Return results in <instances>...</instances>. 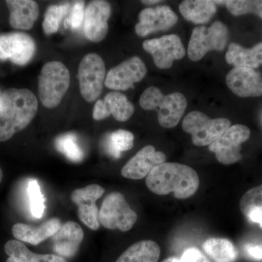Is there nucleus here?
<instances>
[{
    "label": "nucleus",
    "mask_w": 262,
    "mask_h": 262,
    "mask_svg": "<svg viewBox=\"0 0 262 262\" xmlns=\"http://www.w3.org/2000/svg\"><path fill=\"white\" fill-rule=\"evenodd\" d=\"M137 220V214L131 209L122 193H110L103 200L99 221L105 228L127 232L132 229Z\"/></svg>",
    "instance_id": "7"
},
{
    "label": "nucleus",
    "mask_w": 262,
    "mask_h": 262,
    "mask_svg": "<svg viewBox=\"0 0 262 262\" xmlns=\"http://www.w3.org/2000/svg\"><path fill=\"white\" fill-rule=\"evenodd\" d=\"M56 146L57 150L72 161L77 163L83 159V152L77 144L75 134H67L57 138Z\"/></svg>",
    "instance_id": "30"
},
{
    "label": "nucleus",
    "mask_w": 262,
    "mask_h": 262,
    "mask_svg": "<svg viewBox=\"0 0 262 262\" xmlns=\"http://www.w3.org/2000/svg\"><path fill=\"white\" fill-rule=\"evenodd\" d=\"M28 194L30 201L31 212L33 216L39 219L44 213L46 206H45L44 195L41 192L40 187L37 180H31L28 184Z\"/></svg>",
    "instance_id": "32"
},
{
    "label": "nucleus",
    "mask_w": 262,
    "mask_h": 262,
    "mask_svg": "<svg viewBox=\"0 0 262 262\" xmlns=\"http://www.w3.org/2000/svg\"><path fill=\"white\" fill-rule=\"evenodd\" d=\"M251 131L244 125H234L229 127L220 138L209 146V150L223 165H232L242 158L241 145L248 140Z\"/></svg>",
    "instance_id": "9"
},
{
    "label": "nucleus",
    "mask_w": 262,
    "mask_h": 262,
    "mask_svg": "<svg viewBox=\"0 0 262 262\" xmlns=\"http://www.w3.org/2000/svg\"><path fill=\"white\" fill-rule=\"evenodd\" d=\"M143 48L151 55L155 65L161 70L170 68L174 61L182 59L186 54L184 45L177 34L146 39L143 42Z\"/></svg>",
    "instance_id": "10"
},
{
    "label": "nucleus",
    "mask_w": 262,
    "mask_h": 262,
    "mask_svg": "<svg viewBox=\"0 0 262 262\" xmlns=\"http://www.w3.org/2000/svg\"><path fill=\"white\" fill-rule=\"evenodd\" d=\"M165 160L166 156L163 152L155 151L153 146H146L127 162L121 174L125 178L139 180L147 177L153 168L165 163Z\"/></svg>",
    "instance_id": "17"
},
{
    "label": "nucleus",
    "mask_w": 262,
    "mask_h": 262,
    "mask_svg": "<svg viewBox=\"0 0 262 262\" xmlns=\"http://www.w3.org/2000/svg\"><path fill=\"white\" fill-rule=\"evenodd\" d=\"M162 262H182V260H181V258L178 257V256H173L165 258V259L163 260Z\"/></svg>",
    "instance_id": "37"
},
{
    "label": "nucleus",
    "mask_w": 262,
    "mask_h": 262,
    "mask_svg": "<svg viewBox=\"0 0 262 262\" xmlns=\"http://www.w3.org/2000/svg\"><path fill=\"white\" fill-rule=\"evenodd\" d=\"M103 102L108 113L117 121H127L134 113V104L127 100L125 95L120 93H110L103 99Z\"/></svg>",
    "instance_id": "27"
},
{
    "label": "nucleus",
    "mask_w": 262,
    "mask_h": 262,
    "mask_svg": "<svg viewBox=\"0 0 262 262\" xmlns=\"http://www.w3.org/2000/svg\"><path fill=\"white\" fill-rule=\"evenodd\" d=\"M230 125L228 119H211L198 111L188 114L182 122L183 130L191 134L192 143L196 146L211 145Z\"/></svg>",
    "instance_id": "5"
},
{
    "label": "nucleus",
    "mask_w": 262,
    "mask_h": 262,
    "mask_svg": "<svg viewBox=\"0 0 262 262\" xmlns=\"http://www.w3.org/2000/svg\"><path fill=\"white\" fill-rule=\"evenodd\" d=\"M146 187L158 195L173 192L177 199L184 200L198 190L200 179L194 169L177 163H163L155 167L146 179Z\"/></svg>",
    "instance_id": "2"
},
{
    "label": "nucleus",
    "mask_w": 262,
    "mask_h": 262,
    "mask_svg": "<svg viewBox=\"0 0 262 262\" xmlns=\"http://www.w3.org/2000/svg\"><path fill=\"white\" fill-rule=\"evenodd\" d=\"M227 87L239 97L262 96V75L253 69L234 67L226 77Z\"/></svg>",
    "instance_id": "16"
},
{
    "label": "nucleus",
    "mask_w": 262,
    "mask_h": 262,
    "mask_svg": "<svg viewBox=\"0 0 262 262\" xmlns=\"http://www.w3.org/2000/svg\"><path fill=\"white\" fill-rule=\"evenodd\" d=\"M70 71L59 61H50L43 66L39 76V96L43 106L55 108L70 87Z\"/></svg>",
    "instance_id": "4"
},
{
    "label": "nucleus",
    "mask_w": 262,
    "mask_h": 262,
    "mask_svg": "<svg viewBox=\"0 0 262 262\" xmlns=\"http://www.w3.org/2000/svg\"><path fill=\"white\" fill-rule=\"evenodd\" d=\"M111 6L107 2L93 1L84 10V32L86 37L94 42H101L108 31V19Z\"/></svg>",
    "instance_id": "14"
},
{
    "label": "nucleus",
    "mask_w": 262,
    "mask_h": 262,
    "mask_svg": "<svg viewBox=\"0 0 262 262\" xmlns=\"http://www.w3.org/2000/svg\"><path fill=\"white\" fill-rule=\"evenodd\" d=\"M227 42L228 29L222 22L215 21L210 27H195L188 46V56L193 61H200L208 52L223 51Z\"/></svg>",
    "instance_id": "6"
},
{
    "label": "nucleus",
    "mask_w": 262,
    "mask_h": 262,
    "mask_svg": "<svg viewBox=\"0 0 262 262\" xmlns=\"http://www.w3.org/2000/svg\"><path fill=\"white\" fill-rule=\"evenodd\" d=\"M246 252L252 259L262 261V245L248 244L246 246Z\"/></svg>",
    "instance_id": "36"
},
{
    "label": "nucleus",
    "mask_w": 262,
    "mask_h": 262,
    "mask_svg": "<svg viewBox=\"0 0 262 262\" xmlns=\"http://www.w3.org/2000/svg\"><path fill=\"white\" fill-rule=\"evenodd\" d=\"M3 170H2L1 168H0V183L2 182V180H3Z\"/></svg>",
    "instance_id": "39"
},
{
    "label": "nucleus",
    "mask_w": 262,
    "mask_h": 262,
    "mask_svg": "<svg viewBox=\"0 0 262 262\" xmlns=\"http://www.w3.org/2000/svg\"><path fill=\"white\" fill-rule=\"evenodd\" d=\"M227 9L234 15H242L254 13L262 19V0L246 1V0H232L225 1Z\"/></svg>",
    "instance_id": "31"
},
{
    "label": "nucleus",
    "mask_w": 262,
    "mask_h": 262,
    "mask_svg": "<svg viewBox=\"0 0 262 262\" xmlns=\"http://www.w3.org/2000/svg\"><path fill=\"white\" fill-rule=\"evenodd\" d=\"M139 103L145 110H155L158 122L165 128L178 125L187 106L185 96L179 92L165 96L158 88L151 86L141 94Z\"/></svg>",
    "instance_id": "3"
},
{
    "label": "nucleus",
    "mask_w": 262,
    "mask_h": 262,
    "mask_svg": "<svg viewBox=\"0 0 262 262\" xmlns=\"http://www.w3.org/2000/svg\"><path fill=\"white\" fill-rule=\"evenodd\" d=\"M38 108L37 98L28 89H9L0 96V142L9 140L32 122Z\"/></svg>",
    "instance_id": "1"
},
{
    "label": "nucleus",
    "mask_w": 262,
    "mask_h": 262,
    "mask_svg": "<svg viewBox=\"0 0 262 262\" xmlns=\"http://www.w3.org/2000/svg\"><path fill=\"white\" fill-rule=\"evenodd\" d=\"M84 18V3L83 1L76 2L72 8L70 18L65 21L66 27H70L72 29L80 28Z\"/></svg>",
    "instance_id": "33"
},
{
    "label": "nucleus",
    "mask_w": 262,
    "mask_h": 262,
    "mask_svg": "<svg viewBox=\"0 0 262 262\" xmlns=\"http://www.w3.org/2000/svg\"><path fill=\"white\" fill-rule=\"evenodd\" d=\"M160 1H158V0H155V1H141V3L145 5H153L160 3Z\"/></svg>",
    "instance_id": "38"
},
{
    "label": "nucleus",
    "mask_w": 262,
    "mask_h": 262,
    "mask_svg": "<svg viewBox=\"0 0 262 262\" xmlns=\"http://www.w3.org/2000/svg\"><path fill=\"white\" fill-rule=\"evenodd\" d=\"M104 192V189L101 186L91 184L75 189L71 194L72 202L78 207L79 219L93 230H97L100 227L99 211L96 202Z\"/></svg>",
    "instance_id": "13"
},
{
    "label": "nucleus",
    "mask_w": 262,
    "mask_h": 262,
    "mask_svg": "<svg viewBox=\"0 0 262 262\" xmlns=\"http://www.w3.org/2000/svg\"><path fill=\"white\" fill-rule=\"evenodd\" d=\"M160 256L159 245L153 241H141L125 250L116 262H158Z\"/></svg>",
    "instance_id": "24"
},
{
    "label": "nucleus",
    "mask_w": 262,
    "mask_h": 262,
    "mask_svg": "<svg viewBox=\"0 0 262 262\" xmlns=\"http://www.w3.org/2000/svg\"><path fill=\"white\" fill-rule=\"evenodd\" d=\"M10 24L15 29L29 30L39 16V6L32 0H7Z\"/></svg>",
    "instance_id": "20"
},
{
    "label": "nucleus",
    "mask_w": 262,
    "mask_h": 262,
    "mask_svg": "<svg viewBox=\"0 0 262 262\" xmlns=\"http://www.w3.org/2000/svg\"><path fill=\"white\" fill-rule=\"evenodd\" d=\"M80 93L88 102H94L102 92L106 69L102 58L95 53L86 55L78 69Z\"/></svg>",
    "instance_id": "8"
},
{
    "label": "nucleus",
    "mask_w": 262,
    "mask_h": 262,
    "mask_svg": "<svg viewBox=\"0 0 262 262\" xmlns=\"http://www.w3.org/2000/svg\"><path fill=\"white\" fill-rule=\"evenodd\" d=\"M8 256L6 262H67L64 258L54 254H38L32 252L25 244L17 239H10L5 245Z\"/></svg>",
    "instance_id": "22"
},
{
    "label": "nucleus",
    "mask_w": 262,
    "mask_h": 262,
    "mask_svg": "<svg viewBox=\"0 0 262 262\" xmlns=\"http://www.w3.org/2000/svg\"><path fill=\"white\" fill-rule=\"evenodd\" d=\"M134 136L130 131L117 130L110 134L107 140L108 152L119 158L122 151H128L134 146Z\"/></svg>",
    "instance_id": "28"
},
{
    "label": "nucleus",
    "mask_w": 262,
    "mask_h": 262,
    "mask_svg": "<svg viewBox=\"0 0 262 262\" xmlns=\"http://www.w3.org/2000/svg\"><path fill=\"white\" fill-rule=\"evenodd\" d=\"M180 258L182 262H211L208 256L196 248L185 250Z\"/></svg>",
    "instance_id": "34"
},
{
    "label": "nucleus",
    "mask_w": 262,
    "mask_h": 262,
    "mask_svg": "<svg viewBox=\"0 0 262 262\" xmlns=\"http://www.w3.org/2000/svg\"><path fill=\"white\" fill-rule=\"evenodd\" d=\"M203 248L214 262H234L237 258V249L228 239L211 237L205 241Z\"/></svg>",
    "instance_id": "25"
},
{
    "label": "nucleus",
    "mask_w": 262,
    "mask_h": 262,
    "mask_svg": "<svg viewBox=\"0 0 262 262\" xmlns=\"http://www.w3.org/2000/svg\"><path fill=\"white\" fill-rule=\"evenodd\" d=\"M226 61L235 67L255 69L262 65V42L252 48H245L237 43L229 45Z\"/></svg>",
    "instance_id": "21"
},
{
    "label": "nucleus",
    "mask_w": 262,
    "mask_h": 262,
    "mask_svg": "<svg viewBox=\"0 0 262 262\" xmlns=\"http://www.w3.org/2000/svg\"><path fill=\"white\" fill-rule=\"evenodd\" d=\"M239 210L248 220L262 228V184L245 193L239 201Z\"/></svg>",
    "instance_id": "26"
},
{
    "label": "nucleus",
    "mask_w": 262,
    "mask_h": 262,
    "mask_svg": "<svg viewBox=\"0 0 262 262\" xmlns=\"http://www.w3.org/2000/svg\"><path fill=\"white\" fill-rule=\"evenodd\" d=\"M110 115V113H108L103 101L102 100H98L96 104H95L94 113H93V117H94V120H101L103 119L106 118Z\"/></svg>",
    "instance_id": "35"
},
{
    "label": "nucleus",
    "mask_w": 262,
    "mask_h": 262,
    "mask_svg": "<svg viewBox=\"0 0 262 262\" xmlns=\"http://www.w3.org/2000/svg\"><path fill=\"white\" fill-rule=\"evenodd\" d=\"M35 42L25 33L13 32L0 35V60L17 65L27 64L35 53Z\"/></svg>",
    "instance_id": "12"
},
{
    "label": "nucleus",
    "mask_w": 262,
    "mask_h": 262,
    "mask_svg": "<svg viewBox=\"0 0 262 262\" xmlns=\"http://www.w3.org/2000/svg\"><path fill=\"white\" fill-rule=\"evenodd\" d=\"M147 72L145 64L137 56L132 57L110 70L105 86L115 91L134 89V84L144 79Z\"/></svg>",
    "instance_id": "11"
},
{
    "label": "nucleus",
    "mask_w": 262,
    "mask_h": 262,
    "mask_svg": "<svg viewBox=\"0 0 262 262\" xmlns=\"http://www.w3.org/2000/svg\"><path fill=\"white\" fill-rule=\"evenodd\" d=\"M181 14L186 20L196 24L208 23L216 13L215 2L186 0L179 5Z\"/></svg>",
    "instance_id": "23"
},
{
    "label": "nucleus",
    "mask_w": 262,
    "mask_h": 262,
    "mask_svg": "<svg viewBox=\"0 0 262 262\" xmlns=\"http://www.w3.org/2000/svg\"><path fill=\"white\" fill-rule=\"evenodd\" d=\"M70 8V4H62L51 5L48 8L42 24L43 30L46 34L51 35L58 32L62 18L68 13Z\"/></svg>",
    "instance_id": "29"
},
{
    "label": "nucleus",
    "mask_w": 262,
    "mask_h": 262,
    "mask_svg": "<svg viewBox=\"0 0 262 262\" xmlns=\"http://www.w3.org/2000/svg\"><path fill=\"white\" fill-rule=\"evenodd\" d=\"M61 221L58 218H52L39 227L18 223L13 226L12 233L17 241L37 246L53 237L61 228Z\"/></svg>",
    "instance_id": "19"
},
{
    "label": "nucleus",
    "mask_w": 262,
    "mask_h": 262,
    "mask_svg": "<svg viewBox=\"0 0 262 262\" xmlns=\"http://www.w3.org/2000/svg\"><path fill=\"white\" fill-rule=\"evenodd\" d=\"M139 23L136 24V34L146 37L151 33L167 31L178 21V16L168 6L146 8L139 15Z\"/></svg>",
    "instance_id": "15"
},
{
    "label": "nucleus",
    "mask_w": 262,
    "mask_h": 262,
    "mask_svg": "<svg viewBox=\"0 0 262 262\" xmlns=\"http://www.w3.org/2000/svg\"><path fill=\"white\" fill-rule=\"evenodd\" d=\"M53 249L58 256L72 258L77 254L84 238V232L78 224L67 222L51 237Z\"/></svg>",
    "instance_id": "18"
}]
</instances>
